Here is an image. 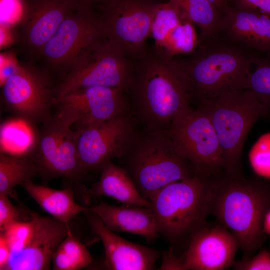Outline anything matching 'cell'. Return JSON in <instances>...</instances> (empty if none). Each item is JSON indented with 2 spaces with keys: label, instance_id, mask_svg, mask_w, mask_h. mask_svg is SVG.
Masks as SVG:
<instances>
[{
  "label": "cell",
  "instance_id": "cell-1",
  "mask_svg": "<svg viewBox=\"0 0 270 270\" xmlns=\"http://www.w3.org/2000/svg\"><path fill=\"white\" fill-rule=\"evenodd\" d=\"M258 54L218 34L200 44L187 57L170 60L190 98L200 102L226 92L248 89L250 68Z\"/></svg>",
  "mask_w": 270,
  "mask_h": 270
},
{
  "label": "cell",
  "instance_id": "cell-2",
  "mask_svg": "<svg viewBox=\"0 0 270 270\" xmlns=\"http://www.w3.org/2000/svg\"><path fill=\"white\" fill-rule=\"evenodd\" d=\"M130 91L136 112L150 132H166L190 97L170 60L154 48L134 60Z\"/></svg>",
  "mask_w": 270,
  "mask_h": 270
},
{
  "label": "cell",
  "instance_id": "cell-3",
  "mask_svg": "<svg viewBox=\"0 0 270 270\" xmlns=\"http://www.w3.org/2000/svg\"><path fill=\"white\" fill-rule=\"evenodd\" d=\"M270 208V183L242 176L212 180L210 212L236 238L250 258L264 240L263 222Z\"/></svg>",
  "mask_w": 270,
  "mask_h": 270
},
{
  "label": "cell",
  "instance_id": "cell-4",
  "mask_svg": "<svg viewBox=\"0 0 270 270\" xmlns=\"http://www.w3.org/2000/svg\"><path fill=\"white\" fill-rule=\"evenodd\" d=\"M212 180L196 174L166 186L150 198L158 233L174 248L188 245L191 236L205 226L210 212Z\"/></svg>",
  "mask_w": 270,
  "mask_h": 270
},
{
  "label": "cell",
  "instance_id": "cell-5",
  "mask_svg": "<svg viewBox=\"0 0 270 270\" xmlns=\"http://www.w3.org/2000/svg\"><path fill=\"white\" fill-rule=\"evenodd\" d=\"M120 159L142 196L147 200L166 186L196 174L166 132L137 135ZM150 201V200H149Z\"/></svg>",
  "mask_w": 270,
  "mask_h": 270
},
{
  "label": "cell",
  "instance_id": "cell-6",
  "mask_svg": "<svg viewBox=\"0 0 270 270\" xmlns=\"http://www.w3.org/2000/svg\"><path fill=\"white\" fill-rule=\"evenodd\" d=\"M200 103L216 131L226 176H242L241 155L247 135L258 120L270 116L269 110L249 89L226 92Z\"/></svg>",
  "mask_w": 270,
  "mask_h": 270
},
{
  "label": "cell",
  "instance_id": "cell-7",
  "mask_svg": "<svg viewBox=\"0 0 270 270\" xmlns=\"http://www.w3.org/2000/svg\"><path fill=\"white\" fill-rule=\"evenodd\" d=\"M134 62L110 41L100 36L80 54L55 87L56 101L64 96L93 86L128 90Z\"/></svg>",
  "mask_w": 270,
  "mask_h": 270
},
{
  "label": "cell",
  "instance_id": "cell-8",
  "mask_svg": "<svg viewBox=\"0 0 270 270\" xmlns=\"http://www.w3.org/2000/svg\"><path fill=\"white\" fill-rule=\"evenodd\" d=\"M30 219L15 222L0 232L11 254L4 270H50L52 256L71 231L70 225L28 210Z\"/></svg>",
  "mask_w": 270,
  "mask_h": 270
},
{
  "label": "cell",
  "instance_id": "cell-9",
  "mask_svg": "<svg viewBox=\"0 0 270 270\" xmlns=\"http://www.w3.org/2000/svg\"><path fill=\"white\" fill-rule=\"evenodd\" d=\"M154 0H113L100 8L102 36L132 61L148 50L156 8Z\"/></svg>",
  "mask_w": 270,
  "mask_h": 270
},
{
  "label": "cell",
  "instance_id": "cell-10",
  "mask_svg": "<svg viewBox=\"0 0 270 270\" xmlns=\"http://www.w3.org/2000/svg\"><path fill=\"white\" fill-rule=\"evenodd\" d=\"M196 174L212 178L224 169L222 150L208 115L200 108L178 113L166 132Z\"/></svg>",
  "mask_w": 270,
  "mask_h": 270
},
{
  "label": "cell",
  "instance_id": "cell-11",
  "mask_svg": "<svg viewBox=\"0 0 270 270\" xmlns=\"http://www.w3.org/2000/svg\"><path fill=\"white\" fill-rule=\"evenodd\" d=\"M1 99L8 111L33 125L50 119L55 107V87L46 72L34 66L18 64L1 86Z\"/></svg>",
  "mask_w": 270,
  "mask_h": 270
},
{
  "label": "cell",
  "instance_id": "cell-12",
  "mask_svg": "<svg viewBox=\"0 0 270 270\" xmlns=\"http://www.w3.org/2000/svg\"><path fill=\"white\" fill-rule=\"evenodd\" d=\"M78 134L54 116L42 124L35 146L29 155L43 180L62 177L74 184L82 180L86 174L79 158Z\"/></svg>",
  "mask_w": 270,
  "mask_h": 270
},
{
  "label": "cell",
  "instance_id": "cell-13",
  "mask_svg": "<svg viewBox=\"0 0 270 270\" xmlns=\"http://www.w3.org/2000/svg\"><path fill=\"white\" fill-rule=\"evenodd\" d=\"M125 92L118 88L93 86L70 92L56 100L54 117L80 132L128 113Z\"/></svg>",
  "mask_w": 270,
  "mask_h": 270
},
{
  "label": "cell",
  "instance_id": "cell-14",
  "mask_svg": "<svg viewBox=\"0 0 270 270\" xmlns=\"http://www.w3.org/2000/svg\"><path fill=\"white\" fill-rule=\"evenodd\" d=\"M100 36L98 17L93 9L80 4L45 45L40 57L49 68L64 75L82 52Z\"/></svg>",
  "mask_w": 270,
  "mask_h": 270
},
{
  "label": "cell",
  "instance_id": "cell-15",
  "mask_svg": "<svg viewBox=\"0 0 270 270\" xmlns=\"http://www.w3.org/2000/svg\"><path fill=\"white\" fill-rule=\"evenodd\" d=\"M78 133V151L86 174L100 170L113 158H120L138 135L128 112Z\"/></svg>",
  "mask_w": 270,
  "mask_h": 270
},
{
  "label": "cell",
  "instance_id": "cell-16",
  "mask_svg": "<svg viewBox=\"0 0 270 270\" xmlns=\"http://www.w3.org/2000/svg\"><path fill=\"white\" fill-rule=\"evenodd\" d=\"M239 246L234 236L224 226L196 231L184 252L185 270H222L232 266Z\"/></svg>",
  "mask_w": 270,
  "mask_h": 270
},
{
  "label": "cell",
  "instance_id": "cell-17",
  "mask_svg": "<svg viewBox=\"0 0 270 270\" xmlns=\"http://www.w3.org/2000/svg\"><path fill=\"white\" fill-rule=\"evenodd\" d=\"M78 4L76 0H33L28 5L21 42L29 56L40 57L45 45Z\"/></svg>",
  "mask_w": 270,
  "mask_h": 270
},
{
  "label": "cell",
  "instance_id": "cell-18",
  "mask_svg": "<svg viewBox=\"0 0 270 270\" xmlns=\"http://www.w3.org/2000/svg\"><path fill=\"white\" fill-rule=\"evenodd\" d=\"M93 232L102 242L104 266L110 270H152L160 256L157 250L129 242L110 230L100 217L88 209L83 212Z\"/></svg>",
  "mask_w": 270,
  "mask_h": 270
},
{
  "label": "cell",
  "instance_id": "cell-19",
  "mask_svg": "<svg viewBox=\"0 0 270 270\" xmlns=\"http://www.w3.org/2000/svg\"><path fill=\"white\" fill-rule=\"evenodd\" d=\"M218 34L230 42L263 54L270 50V17L230 6L222 17Z\"/></svg>",
  "mask_w": 270,
  "mask_h": 270
},
{
  "label": "cell",
  "instance_id": "cell-20",
  "mask_svg": "<svg viewBox=\"0 0 270 270\" xmlns=\"http://www.w3.org/2000/svg\"><path fill=\"white\" fill-rule=\"evenodd\" d=\"M88 208L112 232L136 234L149 242L159 236L152 208L128 204L118 206L100 202Z\"/></svg>",
  "mask_w": 270,
  "mask_h": 270
},
{
  "label": "cell",
  "instance_id": "cell-21",
  "mask_svg": "<svg viewBox=\"0 0 270 270\" xmlns=\"http://www.w3.org/2000/svg\"><path fill=\"white\" fill-rule=\"evenodd\" d=\"M100 172L98 182L84 192L86 196H108L123 204L152 208L150 202L142 196L123 168L110 161L102 166Z\"/></svg>",
  "mask_w": 270,
  "mask_h": 270
},
{
  "label": "cell",
  "instance_id": "cell-22",
  "mask_svg": "<svg viewBox=\"0 0 270 270\" xmlns=\"http://www.w3.org/2000/svg\"><path fill=\"white\" fill-rule=\"evenodd\" d=\"M21 186L42 210L55 219L67 224L69 225V222L74 216L88 209L75 201L71 184L66 188L58 190L37 185L32 180H28Z\"/></svg>",
  "mask_w": 270,
  "mask_h": 270
},
{
  "label": "cell",
  "instance_id": "cell-23",
  "mask_svg": "<svg viewBox=\"0 0 270 270\" xmlns=\"http://www.w3.org/2000/svg\"><path fill=\"white\" fill-rule=\"evenodd\" d=\"M38 132L34 125L16 117L1 124L0 152L14 156L30 154L36 144Z\"/></svg>",
  "mask_w": 270,
  "mask_h": 270
},
{
  "label": "cell",
  "instance_id": "cell-24",
  "mask_svg": "<svg viewBox=\"0 0 270 270\" xmlns=\"http://www.w3.org/2000/svg\"><path fill=\"white\" fill-rule=\"evenodd\" d=\"M179 8L182 16L200 28V44L219 34L222 14L208 0H170Z\"/></svg>",
  "mask_w": 270,
  "mask_h": 270
},
{
  "label": "cell",
  "instance_id": "cell-25",
  "mask_svg": "<svg viewBox=\"0 0 270 270\" xmlns=\"http://www.w3.org/2000/svg\"><path fill=\"white\" fill-rule=\"evenodd\" d=\"M36 176L38 171L30 155L14 156L0 152V194L8 196L15 186Z\"/></svg>",
  "mask_w": 270,
  "mask_h": 270
},
{
  "label": "cell",
  "instance_id": "cell-26",
  "mask_svg": "<svg viewBox=\"0 0 270 270\" xmlns=\"http://www.w3.org/2000/svg\"><path fill=\"white\" fill-rule=\"evenodd\" d=\"M92 262V256L85 245L70 231L54 254L52 269L79 270L86 268Z\"/></svg>",
  "mask_w": 270,
  "mask_h": 270
},
{
  "label": "cell",
  "instance_id": "cell-27",
  "mask_svg": "<svg viewBox=\"0 0 270 270\" xmlns=\"http://www.w3.org/2000/svg\"><path fill=\"white\" fill-rule=\"evenodd\" d=\"M182 17L181 22L170 34L161 50L158 52L168 60L179 54H190L200 44L194 24Z\"/></svg>",
  "mask_w": 270,
  "mask_h": 270
},
{
  "label": "cell",
  "instance_id": "cell-28",
  "mask_svg": "<svg viewBox=\"0 0 270 270\" xmlns=\"http://www.w3.org/2000/svg\"><path fill=\"white\" fill-rule=\"evenodd\" d=\"M182 19L179 8L172 0L158 4L151 29V36L154 40V48L156 51L161 50L168 35Z\"/></svg>",
  "mask_w": 270,
  "mask_h": 270
},
{
  "label": "cell",
  "instance_id": "cell-29",
  "mask_svg": "<svg viewBox=\"0 0 270 270\" xmlns=\"http://www.w3.org/2000/svg\"><path fill=\"white\" fill-rule=\"evenodd\" d=\"M252 66L254 70L250 73L248 89L270 113V50L257 54Z\"/></svg>",
  "mask_w": 270,
  "mask_h": 270
},
{
  "label": "cell",
  "instance_id": "cell-30",
  "mask_svg": "<svg viewBox=\"0 0 270 270\" xmlns=\"http://www.w3.org/2000/svg\"><path fill=\"white\" fill-rule=\"evenodd\" d=\"M251 166L260 176L270 178V134L260 137L252 148L249 156Z\"/></svg>",
  "mask_w": 270,
  "mask_h": 270
},
{
  "label": "cell",
  "instance_id": "cell-31",
  "mask_svg": "<svg viewBox=\"0 0 270 270\" xmlns=\"http://www.w3.org/2000/svg\"><path fill=\"white\" fill-rule=\"evenodd\" d=\"M232 266L240 270H270V253L263 250L252 258L234 261Z\"/></svg>",
  "mask_w": 270,
  "mask_h": 270
},
{
  "label": "cell",
  "instance_id": "cell-32",
  "mask_svg": "<svg viewBox=\"0 0 270 270\" xmlns=\"http://www.w3.org/2000/svg\"><path fill=\"white\" fill-rule=\"evenodd\" d=\"M18 208L12 203L8 196L0 194V231L13 223L21 221Z\"/></svg>",
  "mask_w": 270,
  "mask_h": 270
},
{
  "label": "cell",
  "instance_id": "cell-33",
  "mask_svg": "<svg viewBox=\"0 0 270 270\" xmlns=\"http://www.w3.org/2000/svg\"><path fill=\"white\" fill-rule=\"evenodd\" d=\"M161 270H185L184 255L178 256L173 247L164 251L162 254V262L159 268Z\"/></svg>",
  "mask_w": 270,
  "mask_h": 270
},
{
  "label": "cell",
  "instance_id": "cell-34",
  "mask_svg": "<svg viewBox=\"0 0 270 270\" xmlns=\"http://www.w3.org/2000/svg\"><path fill=\"white\" fill-rule=\"evenodd\" d=\"M233 6L254 10L270 17V0H231Z\"/></svg>",
  "mask_w": 270,
  "mask_h": 270
},
{
  "label": "cell",
  "instance_id": "cell-35",
  "mask_svg": "<svg viewBox=\"0 0 270 270\" xmlns=\"http://www.w3.org/2000/svg\"><path fill=\"white\" fill-rule=\"evenodd\" d=\"M11 254L10 244L4 234L0 232V270H4Z\"/></svg>",
  "mask_w": 270,
  "mask_h": 270
},
{
  "label": "cell",
  "instance_id": "cell-36",
  "mask_svg": "<svg viewBox=\"0 0 270 270\" xmlns=\"http://www.w3.org/2000/svg\"><path fill=\"white\" fill-rule=\"evenodd\" d=\"M80 4L93 9L94 6L99 8L106 5L113 0H76Z\"/></svg>",
  "mask_w": 270,
  "mask_h": 270
},
{
  "label": "cell",
  "instance_id": "cell-37",
  "mask_svg": "<svg viewBox=\"0 0 270 270\" xmlns=\"http://www.w3.org/2000/svg\"><path fill=\"white\" fill-rule=\"evenodd\" d=\"M208 0L222 15L226 10L230 6L231 0Z\"/></svg>",
  "mask_w": 270,
  "mask_h": 270
},
{
  "label": "cell",
  "instance_id": "cell-38",
  "mask_svg": "<svg viewBox=\"0 0 270 270\" xmlns=\"http://www.w3.org/2000/svg\"><path fill=\"white\" fill-rule=\"evenodd\" d=\"M263 230L270 236V208L266 212L263 222Z\"/></svg>",
  "mask_w": 270,
  "mask_h": 270
}]
</instances>
